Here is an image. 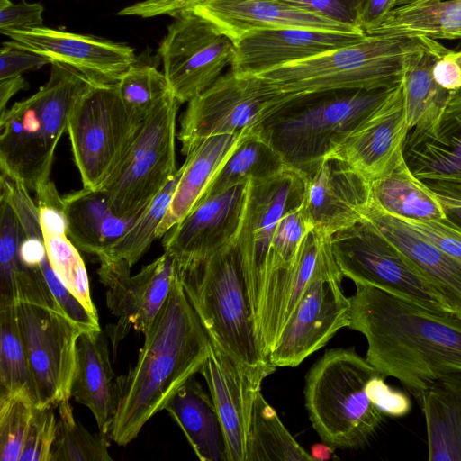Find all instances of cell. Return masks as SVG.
<instances>
[{
  "mask_svg": "<svg viewBox=\"0 0 461 461\" xmlns=\"http://www.w3.org/2000/svg\"><path fill=\"white\" fill-rule=\"evenodd\" d=\"M355 285L348 328L365 336L366 359L381 375L397 379L420 403L437 380L461 372V317Z\"/></svg>",
  "mask_w": 461,
  "mask_h": 461,
  "instance_id": "cell-1",
  "label": "cell"
},
{
  "mask_svg": "<svg viewBox=\"0 0 461 461\" xmlns=\"http://www.w3.org/2000/svg\"><path fill=\"white\" fill-rule=\"evenodd\" d=\"M134 366L115 380V413L110 438L131 442L144 425L204 364L210 338L176 275L168 296L143 333Z\"/></svg>",
  "mask_w": 461,
  "mask_h": 461,
  "instance_id": "cell-2",
  "label": "cell"
},
{
  "mask_svg": "<svg viewBox=\"0 0 461 461\" xmlns=\"http://www.w3.org/2000/svg\"><path fill=\"white\" fill-rule=\"evenodd\" d=\"M393 87L294 94L255 130L288 168L304 176L365 121Z\"/></svg>",
  "mask_w": 461,
  "mask_h": 461,
  "instance_id": "cell-3",
  "label": "cell"
},
{
  "mask_svg": "<svg viewBox=\"0 0 461 461\" xmlns=\"http://www.w3.org/2000/svg\"><path fill=\"white\" fill-rule=\"evenodd\" d=\"M93 84L75 68L52 62L48 81L0 114V171L35 193L50 183L55 150L71 111Z\"/></svg>",
  "mask_w": 461,
  "mask_h": 461,
  "instance_id": "cell-4",
  "label": "cell"
},
{
  "mask_svg": "<svg viewBox=\"0 0 461 461\" xmlns=\"http://www.w3.org/2000/svg\"><path fill=\"white\" fill-rule=\"evenodd\" d=\"M177 277L210 339L249 367L274 366L263 355L235 240L208 258L176 262Z\"/></svg>",
  "mask_w": 461,
  "mask_h": 461,
  "instance_id": "cell-5",
  "label": "cell"
},
{
  "mask_svg": "<svg viewBox=\"0 0 461 461\" xmlns=\"http://www.w3.org/2000/svg\"><path fill=\"white\" fill-rule=\"evenodd\" d=\"M378 371L354 348L327 350L309 370L304 387L309 419L322 442L335 448L365 445L385 417L366 384Z\"/></svg>",
  "mask_w": 461,
  "mask_h": 461,
  "instance_id": "cell-6",
  "label": "cell"
},
{
  "mask_svg": "<svg viewBox=\"0 0 461 461\" xmlns=\"http://www.w3.org/2000/svg\"><path fill=\"white\" fill-rule=\"evenodd\" d=\"M420 37L366 34L361 40L259 77L283 93L391 88L402 80L406 55Z\"/></svg>",
  "mask_w": 461,
  "mask_h": 461,
  "instance_id": "cell-7",
  "label": "cell"
},
{
  "mask_svg": "<svg viewBox=\"0 0 461 461\" xmlns=\"http://www.w3.org/2000/svg\"><path fill=\"white\" fill-rule=\"evenodd\" d=\"M144 116L122 99L117 84H93L77 100L68 130L84 188L100 190L132 146Z\"/></svg>",
  "mask_w": 461,
  "mask_h": 461,
  "instance_id": "cell-8",
  "label": "cell"
},
{
  "mask_svg": "<svg viewBox=\"0 0 461 461\" xmlns=\"http://www.w3.org/2000/svg\"><path fill=\"white\" fill-rule=\"evenodd\" d=\"M180 104L170 92L144 116L128 154L100 189L117 215L139 216L177 172L176 124Z\"/></svg>",
  "mask_w": 461,
  "mask_h": 461,
  "instance_id": "cell-9",
  "label": "cell"
},
{
  "mask_svg": "<svg viewBox=\"0 0 461 461\" xmlns=\"http://www.w3.org/2000/svg\"><path fill=\"white\" fill-rule=\"evenodd\" d=\"M293 95L279 91L259 76L230 69L187 103L176 135L182 154L186 157L209 137L256 128Z\"/></svg>",
  "mask_w": 461,
  "mask_h": 461,
  "instance_id": "cell-10",
  "label": "cell"
},
{
  "mask_svg": "<svg viewBox=\"0 0 461 461\" xmlns=\"http://www.w3.org/2000/svg\"><path fill=\"white\" fill-rule=\"evenodd\" d=\"M330 244L343 276L355 284L374 286L432 312H449L428 281L367 220L336 232Z\"/></svg>",
  "mask_w": 461,
  "mask_h": 461,
  "instance_id": "cell-11",
  "label": "cell"
},
{
  "mask_svg": "<svg viewBox=\"0 0 461 461\" xmlns=\"http://www.w3.org/2000/svg\"><path fill=\"white\" fill-rule=\"evenodd\" d=\"M330 238L325 237L314 273L270 352L276 367L298 366L349 325L350 298L341 287Z\"/></svg>",
  "mask_w": 461,
  "mask_h": 461,
  "instance_id": "cell-12",
  "label": "cell"
},
{
  "mask_svg": "<svg viewBox=\"0 0 461 461\" xmlns=\"http://www.w3.org/2000/svg\"><path fill=\"white\" fill-rule=\"evenodd\" d=\"M303 194L304 181L302 176L288 167L269 179L249 181L248 184L247 199L235 245L255 328L261 311L276 227L287 212L302 205Z\"/></svg>",
  "mask_w": 461,
  "mask_h": 461,
  "instance_id": "cell-13",
  "label": "cell"
},
{
  "mask_svg": "<svg viewBox=\"0 0 461 461\" xmlns=\"http://www.w3.org/2000/svg\"><path fill=\"white\" fill-rule=\"evenodd\" d=\"M173 18L158 54L172 92L184 104L210 87L231 65L235 43L194 11Z\"/></svg>",
  "mask_w": 461,
  "mask_h": 461,
  "instance_id": "cell-14",
  "label": "cell"
},
{
  "mask_svg": "<svg viewBox=\"0 0 461 461\" xmlns=\"http://www.w3.org/2000/svg\"><path fill=\"white\" fill-rule=\"evenodd\" d=\"M16 313L36 406L57 408L70 398L76 344L83 331L61 311L46 305L16 302Z\"/></svg>",
  "mask_w": 461,
  "mask_h": 461,
  "instance_id": "cell-15",
  "label": "cell"
},
{
  "mask_svg": "<svg viewBox=\"0 0 461 461\" xmlns=\"http://www.w3.org/2000/svg\"><path fill=\"white\" fill-rule=\"evenodd\" d=\"M100 283L106 291V303L117 317L107 326L113 354L131 329L144 333L165 303L176 275L175 258L167 252L131 275L124 259H98Z\"/></svg>",
  "mask_w": 461,
  "mask_h": 461,
  "instance_id": "cell-16",
  "label": "cell"
},
{
  "mask_svg": "<svg viewBox=\"0 0 461 461\" xmlns=\"http://www.w3.org/2000/svg\"><path fill=\"white\" fill-rule=\"evenodd\" d=\"M6 36L10 44L69 66L97 85L117 84L138 61L130 45L94 35L42 26Z\"/></svg>",
  "mask_w": 461,
  "mask_h": 461,
  "instance_id": "cell-17",
  "label": "cell"
},
{
  "mask_svg": "<svg viewBox=\"0 0 461 461\" xmlns=\"http://www.w3.org/2000/svg\"><path fill=\"white\" fill-rule=\"evenodd\" d=\"M276 369L242 365L210 339L209 355L200 373L206 381L222 426L228 461H246L254 401L264 379Z\"/></svg>",
  "mask_w": 461,
  "mask_h": 461,
  "instance_id": "cell-18",
  "label": "cell"
},
{
  "mask_svg": "<svg viewBox=\"0 0 461 461\" xmlns=\"http://www.w3.org/2000/svg\"><path fill=\"white\" fill-rule=\"evenodd\" d=\"M403 157L435 194H461V89L451 94L435 119L409 130Z\"/></svg>",
  "mask_w": 461,
  "mask_h": 461,
  "instance_id": "cell-19",
  "label": "cell"
},
{
  "mask_svg": "<svg viewBox=\"0 0 461 461\" xmlns=\"http://www.w3.org/2000/svg\"><path fill=\"white\" fill-rule=\"evenodd\" d=\"M410 128L402 80L386 99L327 156L349 165L369 182L402 158Z\"/></svg>",
  "mask_w": 461,
  "mask_h": 461,
  "instance_id": "cell-20",
  "label": "cell"
},
{
  "mask_svg": "<svg viewBox=\"0 0 461 461\" xmlns=\"http://www.w3.org/2000/svg\"><path fill=\"white\" fill-rule=\"evenodd\" d=\"M302 177V210L311 230L331 237L363 221L371 201L370 182L346 162L326 158Z\"/></svg>",
  "mask_w": 461,
  "mask_h": 461,
  "instance_id": "cell-21",
  "label": "cell"
},
{
  "mask_svg": "<svg viewBox=\"0 0 461 461\" xmlns=\"http://www.w3.org/2000/svg\"><path fill=\"white\" fill-rule=\"evenodd\" d=\"M248 184L203 198L162 237L164 252L184 265L204 260L232 243L240 229Z\"/></svg>",
  "mask_w": 461,
  "mask_h": 461,
  "instance_id": "cell-22",
  "label": "cell"
},
{
  "mask_svg": "<svg viewBox=\"0 0 461 461\" xmlns=\"http://www.w3.org/2000/svg\"><path fill=\"white\" fill-rule=\"evenodd\" d=\"M366 34L287 27L249 32L235 42L230 69L261 75L357 41Z\"/></svg>",
  "mask_w": 461,
  "mask_h": 461,
  "instance_id": "cell-23",
  "label": "cell"
},
{
  "mask_svg": "<svg viewBox=\"0 0 461 461\" xmlns=\"http://www.w3.org/2000/svg\"><path fill=\"white\" fill-rule=\"evenodd\" d=\"M363 219L370 221L402 252L440 296L448 312L461 317V262L372 201L365 209Z\"/></svg>",
  "mask_w": 461,
  "mask_h": 461,
  "instance_id": "cell-24",
  "label": "cell"
},
{
  "mask_svg": "<svg viewBox=\"0 0 461 461\" xmlns=\"http://www.w3.org/2000/svg\"><path fill=\"white\" fill-rule=\"evenodd\" d=\"M194 11L234 43L252 32L287 27L360 33L285 0H212Z\"/></svg>",
  "mask_w": 461,
  "mask_h": 461,
  "instance_id": "cell-25",
  "label": "cell"
},
{
  "mask_svg": "<svg viewBox=\"0 0 461 461\" xmlns=\"http://www.w3.org/2000/svg\"><path fill=\"white\" fill-rule=\"evenodd\" d=\"M115 380L103 330L82 332L76 344L70 397L89 409L99 431L107 435L115 413Z\"/></svg>",
  "mask_w": 461,
  "mask_h": 461,
  "instance_id": "cell-26",
  "label": "cell"
},
{
  "mask_svg": "<svg viewBox=\"0 0 461 461\" xmlns=\"http://www.w3.org/2000/svg\"><path fill=\"white\" fill-rule=\"evenodd\" d=\"M250 130L209 137L185 157L183 174L157 230V238H162L199 203L218 171Z\"/></svg>",
  "mask_w": 461,
  "mask_h": 461,
  "instance_id": "cell-27",
  "label": "cell"
},
{
  "mask_svg": "<svg viewBox=\"0 0 461 461\" xmlns=\"http://www.w3.org/2000/svg\"><path fill=\"white\" fill-rule=\"evenodd\" d=\"M62 197L67 236L79 250L97 258L117 242L138 218L114 213L102 190L83 187Z\"/></svg>",
  "mask_w": 461,
  "mask_h": 461,
  "instance_id": "cell-28",
  "label": "cell"
},
{
  "mask_svg": "<svg viewBox=\"0 0 461 461\" xmlns=\"http://www.w3.org/2000/svg\"><path fill=\"white\" fill-rule=\"evenodd\" d=\"M164 410L181 429L201 461H228L214 402L194 375L176 391Z\"/></svg>",
  "mask_w": 461,
  "mask_h": 461,
  "instance_id": "cell-29",
  "label": "cell"
},
{
  "mask_svg": "<svg viewBox=\"0 0 461 461\" xmlns=\"http://www.w3.org/2000/svg\"><path fill=\"white\" fill-rule=\"evenodd\" d=\"M429 461H461V372L437 380L419 403Z\"/></svg>",
  "mask_w": 461,
  "mask_h": 461,
  "instance_id": "cell-30",
  "label": "cell"
},
{
  "mask_svg": "<svg viewBox=\"0 0 461 461\" xmlns=\"http://www.w3.org/2000/svg\"><path fill=\"white\" fill-rule=\"evenodd\" d=\"M420 38L405 57L402 76L410 129L435 119L453 93L438 86L432 76L434 63L447 48L436 40Z\"/></svg>",
  "mask_w": 461,
  "mask_h": 461,
  "instance_id": "cell-31",
  "label": "cell"
},
{
  "mask_svg": "<svg viewBox=\"0 0 461 461\" xmlns=\"http://www.w3.org/2000/svg\"><path fill=\"white\" fill-rule=\"evenodd\" d=\"M370 190L377 207L401 220H447L437 194L411 173L404 157L385 175L371 181Z\"/></svg>",
  "mask_w": 461,
  "mask_h": 461,
  "instance_id": "cell-32",
  "label": "cell"
},
{
  "mask_svg": "<svg viewBox=\"0 0 461 461\" xmlns=\"http://www.w3.org/2000/svg\"><path fill=\"white\" fill-rule=\"evenodd\" d=\"M371 33L425 37L436 41L461 39V0L396 7Z\"/></svg>",
  "mask_w": 461,
  "mask_h": 461,
  "instance_id": "cell-33",
  "label": "cell"
},
{
  "mask_svg": "<svg viewBox=\"0 0 461 461\" xmlns=\"http://www.w3.org/2000/svg\"><path fill=\"white\" fill-rule=\"evenodd\" d=\"M286 167L279 153L254 128L247 132L218 171L203 198L226 192L249 181L269 179Z\"/></svg>",
  "mask_w": 461,
  "mask_h": 461,
  "instance_id": "cell-34",
  "label": "cell"
},
{
  "mask_svg": "<svg viewBox=\"0 0 461 461\" xmlns=\"http://www.w3.org/2000/svg\"><path fill=\"white\" fill-rule=\"evenodd\" d=\"M246 461H313L282 423L261 391L252 409Z\"/></svg>",
  "mask_w": 461,
  "mask_h": 461,
  "instance_id": "cell-35",
  "label": "cell"
},
{
  "mask_svg": "<svg viewBox=\"0 0 461 461\" xmlns=\"http://www.w3.org/2000/svg\"><path fill=\"white\" fill-rule=\"evenodd\" d=\"M0 396L22 394L36 405L29 360L21 334L16 302L0 303Z\"/></svg>",
  "mask_w": 461,
  "mask_h": 461,
  "instance_id": "cell-36",
  "label": "cell"
},
{
  "mask_svg": "<svg viewBox=\"0 0 461 461\" xmlns=\"http://www.w3.org/2000/svg\"><path fill=\"white\" fill-rule=\"evenodd\" d=\"M184 171V165L178 168L172 180L155 197L150 204L138 216L133 225L98 259H124L131 267L147 252L157 239V230L162 221Z\"/></svg>",
  "mask_w": 461,
  "mask_h": 461,
  "instance_id": "cell-37",
  "label": "cell"
},
{
  "mask_svg": "<svg viewBox=\"0 0 461 461\" xmlns=\"http://www.w3.org/2000/svg\"><path fill=\"white\" fill-rule=\"evenodd\" d=\"M56 437L50 461H112L109 435L92 434L76 420L68 400L58 406Z\"/></svg>",
  "mask_w": 461,
  "mask_h": 461,
  "instance_id": "cell-38",
  "label": "cell"
},
{
  "mask_svg": "<svg viewBox=\"0 0 461 461\" xmlns=\"http://www.w3.org/2000/svg\"><path fill=\"white\" fill-rule=\"evenodd\" d=\"M48 260L65 286L95 318L86 268L78 249L67 234H43ZM99 319V318H98Z\"/></svg>",
  "mask_w": 461,
  "mask_h": 461,
  "instance_id": "cell-39",
  "label": "cell"
},
{
  "mask_svg": "<svg viewBox=\"0 0 461 461\" xmlns=\"http://www.w3.org/2000/svg\"><path fill=\"white\" fill-rule=\"evenodd\" d=\"M117 87L126 105L143 116L172 92L163 72L140 61L124 73Z\"/></svg>",
  "mask_w": 461,
  "mask_h": 461,
  "instance_id": "cell-40",
  "label": "cell"
},
{
  "mask_svg": "<svg viewBox=\"0 0 461 461\" xmlns=\"http://www.w3.org/2000/svg\"><path fill=\"white\" fill-rule=\"evenodd\" d=\"M28 397L0 396V459L20 461L25 436L35 408Z\"/></svg>",
  "mask_w": 461,
  "mask_h": 461,
  "instance_id": "cell-41",
  "label": "cell"
},
{
  "mask_svg": "<svg viewBox=\"0 0 461 461\" xmlns=\"http://www.w3.org/2000/svg\"><path fill=\"white\" fill-rule=\"evenodd\" d=\"M22 230L11 204L0 197V303H15V278L22 267Z\"/></svg>",
  "mask_w": 461,
  "mask_h": 461,
  "instance_id": "cell-42",
  "label": "cell"
},
{
  "mask_svg": "<svg viewBox=\"0 0 461 461\" xmlns=\"http://www.w3.org/2000/svg\"><path fill=\"white\" fill-rule=\"evenodd\" d=\"M310 230L302 205L287 212L279 220L271 242L265 290L270 282L293 265L300 246Z\"/></svg>",
  "mask_w": 461,
  "mask_h": 461,
  "instance_id": "cell-43",
  "label": "cell"
},
{
  "mask_svg": "<svg viewBox=\"0 0 461 461\" xmlns=\"http://www.w3.org/2000/svg\"><path fill=\"white\" fill-rule=\"evenodd\" d=\"M56 429L53 409L35 406L20 461H50Z\"/></svg>",
  "mask_w": 461,
  "mask_h": 461,
  "instance_id": "cell-44",
  "label": "cell"
},
{
  "mask_svg": "<svg viewBox=\"0 0 461 461\" xmlns=\"http://www.w3.org/2000/svg\"><path fill=\"white\" fill-rule=\"evenodd\" d=\"M40 267L63 313L83 332L100 330L99 319L94 317L65 286L50 267L48 257L41 263Z\"/></svg>",
  "mask_w": 461,
  "mask_h": 461,
  "instance_id": "cell-45",
  "label": "cell"
},
{
  "mask_svg": "<svg viewBox=\"0 0 461 461\" xmlns=\"http://www.w3.org/2000/svg\"><path fill=\"white\" fill-rule=\"evenodd\" d=\"M366 393L384 416L402 418L411 411L410 394L405 390H398L387 384L385 378L380 374L372 376L366 382Z\"/></svg>",
  "mask_w": 461,
  "mask_h": 461,
  "instance_id": "cell-46",
  "label": "cell"
},
{
  "mask_svg": "<svg viewBox=\"0 0 461 461\" xmlns=\"http://www.w3.org/2000/svg\"><path fill=\"white\" fill-rule=\"evenodd\" d=\"M322 18L363 33L357 27L362 0H285ZM365 34V33H364Z\"/></svg>",
  "mask_w": 461,
  "mask_h": 461,
  "instance_id": "cell-47",
  "label": "cell"
},
{
  "mask_svg": "<svg viewBox=\"0 0 461 461\" xmlns=\"http://www.w3.org/2000/svg\"><path fill=\"white\" fill-rule=\"evenodd\" d=\"M43 12L44 7L40 3L0 0V32L6 35L11 32L42 27Z\"/></svg>",
  "mask_w": 461,
  "mask_h": 461,
  "instance_id": "cell-48",
  "label": "cell"
},
{
  "mask_svg": "<svg viewBox=\"0 0 461 461\" xmlns=\"http://www.w3.org/2000/svg\"><path fill=\"white\" fill-rule=\"evenodd\" d=\"M402 221L447 255L461 262V229L451 224L447 220L429 221Z\"/></svg>",
  "mask_w": 461,
  "mask_h": 461,
  "instance_id": "cell-49",
  "label": "cell"
},
{
  "mask_svg": "<svg viewBox=\"0 0 461 461\" xmlns=\"http://www.w3.org/2000/svg\"><path fill=\"white\" fill-rule=\"evenodd\" d=\"M50 64L48 59L32 51L4 41L0 49V80L23 76L27 71Z\"/></svg>",
  "mask_w": 461,
  "mask_h": 461,
  "instance_id": "cell-50",
  "label": "cell"
},
{
  "mask_svg": "<svg viewBox=\"0 0 461 461\" xmlns=\"http://www.w3.org/2000/svg\"><path fill=\"white\" fill-rule=\"evenodd\" d=\"M212 0H142L124 7L118 12L122 16L151 18L160 15L175 17L185 12L194 11L200 5Z\"/></svg>",
  "mask_w": 461,
  "mask_h": 461,
  "instance_id": "cell-51",
  "label": "cell"
},
{
  "mask_svg": "<svg viewBox=\"0 0 461 461\" xmlns=\"http://www.w3.org/2000/svg\"><path fill=\"white\" fill-rule=\"evenodd\" d=\"M458 50L446 49L432 68V76L442 88L456 92L461 89V66Z\"/></svg>",
  "mask_w": 461,
  "mask_h": 461,
  "instance_id": "cell-52",
  "label": "cell"
},
{
  "mask_svg": "<svg viewBox=\"0 0 461 461\" xmlns=\"http://www.w3.org/2000/svg\"><path fill=\"white\" fill-rule=\"evenodd\" d=\"M398 0H362L357 27L365 34L374 32L393 11Z\"/></svg>",
  "mask_w": 461,
  "mask_h": 461,
  "instance_id": "cell-53",
  "label": "cell"
},
{
  "mask_svg": "<svg viewBox=\"0 0 461 461\" xmlns=\"http://www.w3.org/2000/svg\"><path fill=\"white\" fill-rule=\"evenodd\" d=\"M19 258L21 264L28 268L38 267L47 258V251L43 235L23 236L19 246Z\"/></svg>",
  "mask_w": 461,
  "mask_h": 461,
  "instance_id": "cell-54",
  "label": "cell"
},
{
  "mask_svg": "<svg viewBox=\"0 0 461 461\" xmlns=\"http://www.w3.org/2000/svg\"><path fill=\"white\" fill-rule=\"evenodd\" d=\"M27 88L28 83L23 76L0 80V114L5 112L8 101L17 92Z\"/></svg>",
  "mask_w": 461,
  "mask_h": 461,
  "instance_id": "cell-55",
  "label": "cell"
},
{
  "mask_svg": "<svg viewBox=\"0 0 461 461\" xmlns=\"http://www.w3.org/2000/svg\"><path fill=\"white\" fill-rule=\"evenodd\" d=\"M436 194L442 203L447 221L461 229V198Z\"/></svg>",
  "mask_w": 461,
  "mask_h": 461,
  "instance_id": "cell-56",
  "label": "cell"
},
{
  "mask_svg": "<svg viewBox=\"0 0 461 461\" xmlns=\"http://www.w3.org/2000/svg\"><path fill=\"white\" fill-rule=\"evenodd\" d=\"M334 448L330 445L322 442L312 446L310 455L313 461L328 460L333 455Z\"/></svg>",
  "mask_w": 461,
  "mask_h": 461,
  "instance_id": "cell-57",
  "label": "cell"
},
{
  "mask_svg": "<svg viewBox=\"0 0 461 461\" xmlns=\"http://www.w3.org/2000/svg\"><path fill=\"white\" fill-rule=\"evenodd\" d=\"M436 1H441V0H398L396 7L416 5H421V4L436 2Z\"/></svg>",
  "mask_w": 461,
  "mask_h": 461,
  "instance_id": "cell-58",
  "label": "cell"
},
{
  "mask_svg": "<svg viewBox=\"0 0 461 461\" xmlns=\"http://www.w3.org/2000/svg\"><path fill=\"white\" fill-rule=\"evenodd\" d=\"M457 59H458V62H459V64L461 66V49L458 50V58H457Z\"/></svg>",
  "mask_w": 461,
  "mask_h": 461,
  "instance_id": "cell-59",
  "label": "cell"
},
{
  "mask_svg": "<svg viewBox=\"0 0 461 461\" xmlns=\"http://www.w3.org/2000/svg\"><path fill=\"white\" fill-rule=\"evenodd\" d=\"M450 197L461 198V194H460V195H457V196H450Z\"/></svg>",
  "mask_w": 461,
  "mask_h": 461,
  "instance_id": "cell-60",
  "label": "cell"
}]
</instances>
